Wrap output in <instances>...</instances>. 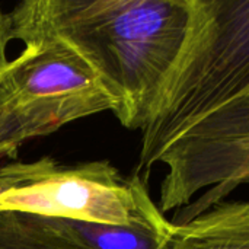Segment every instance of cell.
Segmentation results:
<instances>
[{
    "mask_svg": "<svg viewBox=\"0 0 249 249\" xmlns=\"http://www.w3.org/2000/svg\"><path fill=\"white\" fill-rule=\"evenodd\" d=\"M10 39L12 38H10L9 16L1 13V10H0V74L9 63V60L6 57V47H7V42Z\"/></svg>",
    "mask_w": 249,
    "mask_h": 249,
    "instance_id": "obj_10",
    "label": "cell"
},
{
    "mask_svg": "<svg viewBox=\"0 0 249 249\" xmlns=\"http://www.w3.org/2000/svg\"><path fill=\"white\" fill-rule=\"evenodd\" d=\"M0 249H82L50 228L42 217L0 212Z\"/></svg>",
    "mask_w": 249,
    "mask_h": 249,
    "instance_id": "obj_8",
    "label": "cell"
},
{
    "mask_svg": "<svg viewBox=\"0 0 249 249\" xmlns=\"http://www.w3.org/2000/svg\"><path fill=\"white\" fill-rule=\"evenodd\" d=\"M54 162L55 160H53L51 158H42L35 162H28V163L15 162V163L1 166L0 168V196L6 190L38 177L45 169H48Z\"/></svg>",
    "mask_w": 249,
    "mask_h": 249,
    "instance_id": "obj_9",
    "label": "cell"
},
{
    "mask_svg": "<svg viewBox=\"0 0 249 249\" xmlns=\"http://www.w3.org/2000/svg\"><path fill=\"white\" fill-rule=\"evenodd\" d=\"M249 96V0H191L182 51L143 127L139 171Z\"/></svg>",
    "mask_w": 249,
    "mask_h": 249,
    "instance_id": "obj_2",
    "label": "cell"
},
{
    "mask_svg": "<svg viewBox=\"0 0 249 249\" xmlns=\"http://www.w3.org/2000/svg\"><path fill=\"white\" fill-rule=\"evenodd\" d=\"M244 184H249V133L165 175L159 209L162 213L178 210L171 223L182 225Z\"/></svg>",
    "mask_w": 249,
    "mask_h": 249,
    "instance_id": "obj_5",
    "label": "cell"
},
{
    "mask_svg": "<svg viewBox=\"0 0 249 249\" xmlns=\"http://www.w3.org/2000/svg\"><path fill=\"white\" fill-rule=\"evenodd\" d=\"M153 204L140 174L124 179L108 160L66 168L54 162L0 196V212L115 226L139 220Z\"/></svg>",
    "mask_w": 249,
    "mask_h": 249,
    "instance_id": "obj_4",
    "label": "cell"
},
{
    "mask_svg": "<svg viewBox=\"0 0 249 249\" xmlns=\"http://www.w3.org/2000/svg\"><path fill=\"white\" fill-rule=\"evenodd\" d=\"M169 249H249V201H222L174 225Z\"/></svg>",
    "mask_w": 249,
    "mask_h": 249,
    "instance_id": "obj_7",
    "label": "cell"
},
{
    "mask_svg": "<svg viewBox=\"0 0 249 249\" xmlns=\"http://www.w3.org/2000/svg\"><path fill=\"white\" fill-rule=\"evenodd\" d=\"M102 111H114V101L76 53L57 41L25 42L0 74V159Z\"/></svg>",
    "mask_w": 249,
    "mask_h": 249,
    "instance_id": "obj_3",
    "label": "cell"
},
{
    "mask_svg": "<svg viewBox=\"0 0 249 249\" xmlns=\"http://www.w3.org/2000/svg\"><path fill=\"white\" fill-rule=\"evenodd\" d=\"M42 219L82 249H169L174 229L156 203L139 220L124 226Z\"/></svg>",
    "mask_w": 249,
    "mask_h": 249,
    "instance_id": "obj_6",
    "label": "cell"
},
{
    "mask_svg": "<svg viewBox=\"0 0 249 249\" xmlns=\"http://www.w3.org/2000/svg\"><path fill=\"white\" fill-rule=\"evenodd\" d=\"M10 38L50 39L76 53L114 101V115L143 130L182 51L191 0H26Z\"/></svg>",
    "mask_w": 249,
    "mask_h": 249,
    "instance_id": "obj_1",
    "label": "cell"
}]
</instances>
